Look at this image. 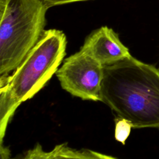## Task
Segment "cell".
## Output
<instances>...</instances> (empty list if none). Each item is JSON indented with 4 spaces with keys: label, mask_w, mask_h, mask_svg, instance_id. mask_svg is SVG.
I'll list each match as a JSON object with an SVG mask.
<instances>
[{
    "label": "cell",
    "mask_w": 159,
    "mask_h": 159,
    "mask_svg": "<svg viewBox=\"0 0 159 159\" xmlns=\"http://www.w3.org/2000/svg\"><path fill=\"white\" fill-rule=\"evenodd\" d=\"M101 102L132 128L159 129V70L132 55L104 66Z\"/></svg>",
    "instance_id": "1"
},
{
    "label": "cell",
    "mask_w": 159,
    "mask_h": 159,
    "mask_svg": "<svg viewBox=\"0 0 159 159\" xmlns=\"http://www.w3.org/2000/svg\"><path fill=\"white\" fill-rule=\"evenodd\" d=\"M66 35L62 31L45 30L13 73L0 78L1 141L19 106L35 95L56 73L66 55Z\"/></svg>",
    "instance_id": "2"
},
{
    "label": "cell",
    "mask_w": 159,
    "mask_h": 159,
    "mask_svg": "<svg viewBox=\"0 0 159 159\" xmlns=\"http://www.w3.org/2000/svg\"><path fill=\"white\" fill-rule=\"evenodd\" d=\"M48 9L41 0H0V78L14 71L39 42Z\"/></svg>",
    "instance_id": "3"
},
{
    "label": "cell",
    "mask_w": 159,
    "mask_h": 159,
    "mask_svg": "<svg viewBox=\"0 0 159 159\" xmlns=\"http://www.w3.org/2000/svg\"><path fill=\"white\" fill-rule=\"evenodd\" d=\"M61 88L83 100L101 101L104 66L82 50L65 59L56 72Z\"/></svg>",
    "instance_id": "4"
},
{
    "label": "cell",
    "mask_w": 159,
    "mask_h": 159,
    "mask_svg": "<svg viewBox=\"0 0 159 159\" xmlns=\"http://www.w3.org/2000/svg\"><path fill=\"white\" fill-rule=\"evenodd\" d=\"M80 50L103 66L114 64L131 56L117 34L107 26L93 31L86 39Z\"/></svg>",
    "instance_id": "5"
},
{
    "label": "cell",
    "mask_w": 159,
    "mask_h": 159,
    "mask_svg": "<svg viewBox=\"0 0 159 159\" xmlns=\"http://www.w3.org/2000/svg\"><path fill=\"white\" fill-rule=\"evenodd\" d=\"M52 151L54 159H119L90 149H75L67 143L55 145Z\"/></svg>",
    "instance_id": "6"
},
{
    "label": "cell",
    "mask_w": 159,
    "mask_h": 159,
    "mask_svg": "<svg viewBox=\"0 0 159 159\" xmlns=\"http://www.w3.org/2000/svg\"><path fill=\"white\" fill-rule=\"evenodd\" d=\"M15 159H54L52 151H45L42 145L37 143L32 148L28 150L22 155Z\"/></svg>",
    "instance_id": "7"
},
{
    "label": "cell",
    "mask_w": 159,
    "mask_h": 159,
    "mask_svg": "<svg viewBox=\"0 0 159 159\" xmlns=\"http://www.w3.org/2000/svg\"><path fill=\"white\" fill-rule=\"evenodd\" d=\"M131 128H132V127L128 121L122 118L118 117L116 120V139L124 144L126 139L128 138L130 133Z\"/></svg>",
    "instance_id": "8"
},
{
    "label": "cell",
    "mask_w": 159,
    "mask_h": 159,
    "mask_svg": "<svg viewBox=\"0 0 159 159\" xmlns=\"http://www.w3.org/2000/svg\"><path fill=\"white\" fill-rule=\"evenodd\" d=\"M48 8L52 6L57 5H62L64 4H68L73 2L83 1L88 0H41Z\"/></svg>",
    "instance_id": "9"
},
{
    "label": "cell",
    "mask_w": 159,
    "mask_h": 159,
    "mask_svg": "<svg viewBox=\"0 0 159 159\" xmlns=\"http://www.w3.org/2000/svg\"><path fill=\"white\" fill-rule=\"evenodd\" d=\"M11 152L9 148L3 145V142L0 143V157L1 159H10Z\"/></svg>",
    "instance_id": "10"
}]
</instances>
